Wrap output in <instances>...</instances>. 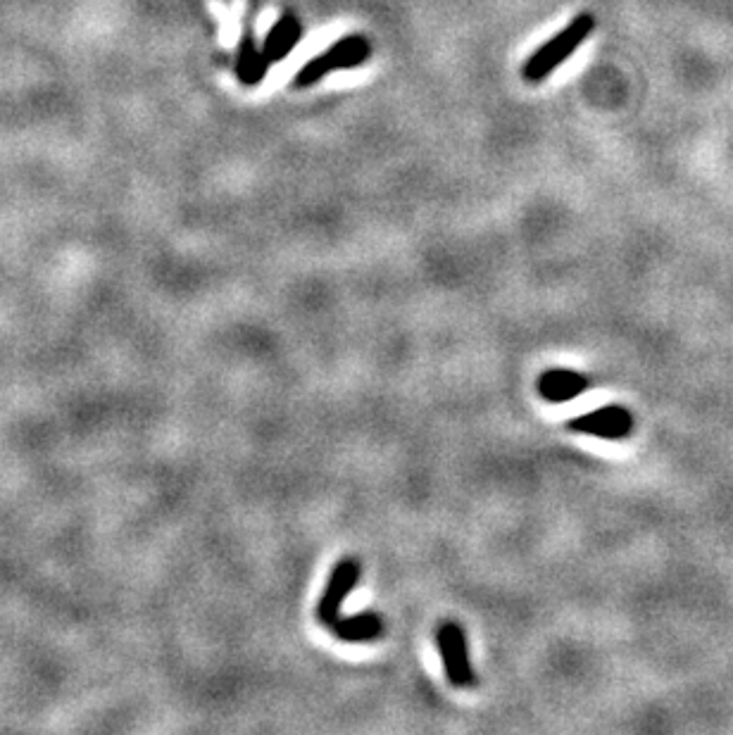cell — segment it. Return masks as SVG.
I'll return each mask as SVG.
<instances>
[{"mask_svg": "<svg viewBox=\"0 0 733 735\" xmlns=\"http://www.w3.org/2000/svg\"><path fill=\"white\" fill-rule=\"evenodd\" d=\"M436 647L441 655L446 678L453 688H472L476 683L472 659H469L467 633L457 621H443L436 631Z\"/></svg>", "mask_w": 733, "mask_h": 735, "instance_id": "3957f363", "label": "cell"}, {"mask_svg": "<svg viewBox=\"0 0 733 735\" xmlns=\"http://www.w3.org/2000/svg\"><path fill=\"white\" fill-rule=\"evenodd\" d=\"M569 431L586 433V436L605 438V441H619L626 438L634 429V417L622 405H607L600 410L588 412L584 417H576L567 424Z\"/></svg>", "mask_w": 733, "mask_h": 735, "instance_id": "5b68a950", "label": "cell"}, {"mask_svg": "<svg viewBox=\"0 0 733 735\" xmlns=\"http://www.w3.org/2000/svg\"><path fill=\"white\" fill-rule=\"evenodd\" d=\"M329 631L343 643H372L384 633V619L377 612L350 614V617H338Z\"/></svg>", "mask_w": 733, "mask_h": 735, "instance_id": "9c48e42d", "label": "cell"}, {"mask_svg": "<svg viewBox=\"0 0 733 735\" xmlns=\"http://www.w3.org/2000/svg\"><path fill=\"white\" fill-rule=\"evenodd\" d=\"M300 39H303V24L293 12H284L277 22L272 24L265 36V43H262V50H265L269 65H277V62H284L291 50L298 46Z\"/></svg>", "mask_w": 733, "mask_h": 735, "instance_id": "8992f818", "label": "cell"}, {"mask_svg": "<svg viewBox=\"0 0 733 735\" xmlns=\"http://www.w3.org/2000/svg\"><path fill=\"white\" fill-rule=\"evenodd\" d=\"M372 58V43L365 36L353 34L346 39H338L334 46H329L324 53L315 55V58L305 62L298 69L296 77L291 79L293 89H310V86L319 84L327 79L329 74L341 72V69H355Z\"/></svg>", "mask_w": 733, "mask_h": 735, "instance_id": "7a4b0ae2", "label": "cell"}, {"mask_svg": "<svg viewBox=\"0 0 733 735\" xmlns=\"http://www.w3.org/2000/svg\"><path fill=\"white\" fill-rule=\"evenodd\" d=\"M588 388V379L584 374L572 372V369H548L538 379V393L548 402H569L579 398Z\"/></svg>", "mask_w": 733, "mask_h": 735, "instance_id": "ba28073f", "label": "cell"}, {"mask_svg": "<svg viewBox=\"0 0 733 735\" xmlns=\"http://www.w3.org/2000/svg\"><path fill=\"white\" fill-rule=\"evenodd\" d=\"M362 576V564L357 557H341L336 567L331 569L327 586L319 595L315 617L322 626H331L341 617V607L350 593H353Z\"/></svg>", "mask_w": 733, "mask_h": 735, "instance_id": "277c9868", "label": "cell"}, {"mask_svg": "<svg viewBox=\"0 0 733 735\" xmlns=\"http://www.w3.org/2000/svg\"><path fill=\"white\" fill-rule=\"evenodd\" d=\"M593 29H595L593 15H588V12L576 15L565 29L557 31L553 39L545 41L543 46L524 62L522 67L524 81H529V84H541V81L548 79L557 67L565 65L576 50L584 46V41L591 36Z\"/></svg>", "mask_w": 733, "mask_h": 735, "instance_id": "6da1fadb", "label": "cell"}, {"mask_svg": "<svg viewBox=\"0 0 733 735\" xmlns=\"http://www.w3.org/2000/svg\"><path fill=\"white\" fill-rule=\"evenodd\" d=\"M267 69H269V60L265 55V50L258 46L255 41V34L250 29H246L243 34L241 46H238V55H236V77L241 81L243 86H260L262 81L267 77Z\"/></svg>", "mask_w": 733, "mask_h": 735, "instance_id": "52a82bcc", "label": "cell"}]
</instances>
